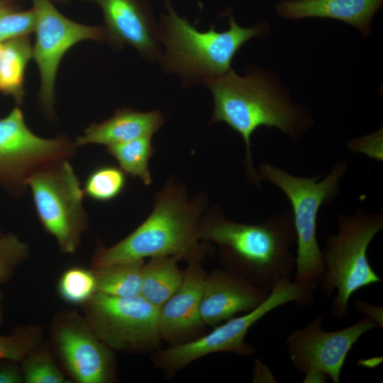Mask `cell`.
Wrapping results in <instances>:
<instances>
[{
    "mask_svg": "<svg viewBox=\"0 0 383 383\" xmlns=\"http://www.w3.org/2000/svg\"><path fill=\"white\" fill-rule=\"evenodd\" d=\"M211 92L213 111L211 123L222 122L239 133L245 144V174L260 187L261 179L253 165L251 137L261 126L277 128L297 140L313 124L308 109L292 101L289 91L271 72L253 67L240 75L232 68L228 72L202 82Z\"/></svg>",
    "mask_w": 383,
    "mask_h": 383,
    "instance_id": "cell-1",
    "label": "cell"
},
{
    "mask_svg": "<svg viewBox=\"0 0 383 383\" xmlns=\"http://www.w3.org/2000/svg\"><path fill=\"white\" fill-rule=\"evenodd\" d=\"M199 237L218 245L224 269L269 292L294 272L296 253L292 248L296 234L289 211L248 224L230 220L213 209L202 216Z\"/></svg>",
    "mask_w": 383,
    "mask_h": 383,
    "instance_id": "cell-2",
    "label": "cell"
},
{
    "mask_svg": "<svg viewBox=\"0 0 383 383\" xmlns=\"http://www.w3.org/2000/svg\"><path fill=\"white\" fill-rule=\"evenodd\" d=\"M204 204L203 197L190 201L183 187L168 182L157 194L150 216L135 231L111 247L96 250L92 270L146 257L201 260L206 250L199 237Z\"/></svg>",
    "mask_w": 383,
    "mask_h": 383,
    "instance_id": "cell-3",
    "label": "cell"
},
{
    "mask_svg": "<svg viewBox=\"0 0 383 383\" xmlns=\"http://www.w3.org/2000/svg\"><path fill=\"white\" fill-rule=\"evenodd\" d=\"M228 15L227 30L218 31L211 26L207 30H199L177 13L170 0H165V11L157 20L158 40L164 50L156 62L162 70L178 77L185 87L230 71L240 48L251 39L265 37L269 26L259 22L243 27L231 13Z\"/></svg>",
    "mask_w": 383,
    "mask_h": 383,
    "instance_id": "cell-4",
    "label": "cell"
},
{
    "mask_svg": "<svg viewBox=\"0 0 383 383\" xmlns=\"http://www.w3.org/2000/svg\"><path fill=\"white\" fill-rule=\"evenodd\" d=\"M347 170L348 162L340 160L323 178L321 174L297 177L269 162H261L257 170L261 181L277 187L291 204L296 234L293 280L314 290L325 271L316 234L318 211L339 194L340 179Z\"/></svg>",
    "mask_w": 383,
    "mask_h": 383,
    "instance_id": "cell-5",
    "label": "cell"
},
{
    "mask_svg": "<svg viewBox=\"0 0 383 383\" xmlns=\"http://www.w3.org/2000/svg\"><path fill=\"white\" fill-rule=\"evenodd\" d=\"M338 233L325 239L321 248L325 271L320 281L323 292L330 297L333 315L348 316L349 301L357 291L382 282L367 257L372 240L383 229V210L368 213L357 209L353 214L338 216Z\"/></svg>",
    "mask_w": 383,
    "mask_h": 383,
    "instance_id": "cell-6",
    "label": "cell"
},
{
    "mask_svg": "<svg viewBox=\"0 0 383 383\" xmlns=\"http://www.w3.org/2000/svg\"><path fill=\"white\" fill-rule=\"evenodd\" d=\"M314 291L309 287L295 282L291 277H284L254 309L221 323L210 333L195 340L156 350L152 355V362L171 377L192 362L213 353L251 355L255 353V349L245 342L250 328L265 315L286 304L293 302L300 306L311 305L314 301Z\"/></svg>",
    "mask_w": 383,
    "mask_h": 383,
    "instance_id": "cell-7",
    "label": "cell"
},
{
    "mask_svg": "<svg viewBox=\"0 0 383 383\" xmlns=\"http://www.w3.org/2000/svg\"><path fill=\"white\" fill-rule=\"evenodd\" d=\"M27 184L43 228L56 240L61 251L74 253L88 228V214L83 205L84 190L68 159L35 171Z\"/></svg>",
    "mask_w": 383,
    "mask_h": 383,
    "instance_id": "cell-8",
    "label": "cell"
},
{
    "mask_svg": "<svg viewBox=\"0 0 383 383\" xmlns=\"http://www.w3.org/2000/svg\"><path fill=\"white\" fill-rule=\"evenodd\" d=\"M83 306L89 326L109 348L126 352L160 349V309L142 296L116 297L96 293Z\"/></svg>",
    "mask_w": 383,
    "mask_h": 383,
    "instance_id": "cell-9",
    "label": "cell"
},
{
    "mask_svg": "<svg viewBox=\"0 0 383 383\" xmlns=\"http://www.w3.org/2000/svg\"><path fill=\"white\" fill-rule=\"evenodd\" d=\"M76 148L65 136L44 138L33 133L21 109L15 107L0 119V187L13 196H21L32 174L50 163L74 157Z\"/></svg>",
    "mask_w": 383,
    "mask_h": 383,
    "instance_id": "cell-10",
    "label": "cell"
},
{
    "mask_svg": "<svg viewBox=\"0 0 383 383\" xmlns=\"http://www.w3.org/2000/svg\"><path fill=\"white\" fill-rule=\"evenodd\" d=\"M325 313H320L301 329L292 331L285 340L287 353L294 368L304 374L303 382L339 383L347 356L360 338L379 327L366 316L343 329L322 328Z\"/></svg>",
    "mask_w": 383,
    "mask_h": 383,
    "instance_id": "cell-11",
    "label": "cell"
},
{
    "mask_svg": "<svg viewBox=\"0 0 383 383\" xmlns=\"http://www.w3.org/2000/svg\"><path fill=\"white\" fill-rule=\"evenodd\" d=\"M35 16L34 58L40 72L39 99L48 115H52L55 78L60 61L75 44L87 40H108L105 28L81 24L63 16L50 0H33Z\"/></svg>",
    "mask_w": 383,
    "mask_h": 383,
    "instance_id": "cell-12",
    "label": "cell"
},
{
    "mask_svg": "<svg viewBox=\"0 0 383 383\" xmlns=\"http://www.w3.org/2000/svg\"><path fill=\"white\" fill-rule=\"evenodd\" d=\"M59 355L72 377L79 383H107L115 375L111 349L77 314L64 317L55 328Z\"/></svg>",
    "mask_w": 383,
    "mask_h": 383,
    "instance_id": "cell-13",
    "label": "cell"
},
{
    "mask_svg": "<svg viewBox=\"0 0 383 383\" xmlns=\"http://www.w3.org/2000/svg\"><path fill=\"white\" fill-rule=\"evenodd\" d=\"M187 262L181 286L159 312L160 338L170 345L187 343L205 334L200 306L207 273L201 259L194 257Z\"/></svg>",
    "mask_w": 383,
    "mask_h": 383,
    "instance_id": "cell-14",
    "label": "cell"
},
{
    "mask_svg": "<svg viewBox=\"0 0 383 383\" xmlns=\"http://www.w3.org/2000/svg\"><path fill=\"white\" fill-rule=\"evenodd\" d=\"M101 8L108 40L133 47L146 60L156 62L161 54L158 22L146 0H94Z\"/></svg>",
    "mask_w": 383,
    "mask_h": 383,
    "instance_id": "cell-15",
    "label": "cell"
},
{
    "mask_svg": "<svg viewBox=\"0 0 383 383\" xmlns=\"http://www.w3.org/2000/svg\"><path fill=\"white\" fill-rule=\"evenodd\" d=\"M269 292L226 269L207 274L200 306L205 326L216 327L237 314L258 306Z\"/></svg>",
    "mask_w": 383,
    "mask_h": 383,
    "instance_id": "cell-16",
    "label": "cell"
},
{
    "mask_svg": "<svg viewBox=\"0 0 383 383\" xmlns=\"http://www.w3.org/2000/svg\"><path fill=\"white\" fill-rule=\"evenodd\" d=\"M382 5L383 0H280L274 9L279 16L288 20L321 18L343 21L367 37Z\"/></svg>",
    "mask_w": 383,
    "mask_h": 383,
    "instance_id": "cell-17",
    "label": "cell"
},
{
    "mask_svg": "<svg viewBox=\"0 0 383 383\" xmlns=\"http://www.w3.org/2000/svg\"><path fill=\"white\" fill-rule=\"evenodd\" d=\"M165 118L158 110L141 111L118 109L110 118L91 124L74 142L77 147L89 144L106 147L152 135L162 126Z\"/></svg>",
    "mask_w": 383,
    "mask_h": 383,
    "instance_id": "cell-18",
    "label": "cell"
},
{
    "mask_svg": "<svg viewBox=\"0 0 383 383\" xmlns=\"http://www.w3.org/2000/svg\"><path fill=\"white\" fill-rule=\"evenodd\" d=\"M179 260L176 256H162L144 263L140 296L160 309L183 282L184 270L178 267Z\"/></svg>",
    "mask_w": 383,
    "mask_h": 383,
    "instance_id": "cell-19",
    "label": "cell"
},
{
    "mask_svg": "<svg viewBox=\"0 0 383 383\" xmlns=\"http://www.w3.org/2000/svg\"><path fill=\"white\" fill-rule=\"evenodd\" d=\"M33 57V48L26 36L4 44L0 56V91L21 102L26 65Z\"/></svg>",
    "mask_w": 383,
    "mask_h": 383,
    "instance_id": "cell-20",
    "label": "cell"
},
{
    "mask_svg": "<svg viewBox=\"0 0 383 383\" xmlns=\"http://www.w3.org/2000/svg\"><path fill=\"white\" fill-rule=\"evenodd\" d=\"M144 263V260H136L93 270L96 281V293L116 297L140 295Z\"/></svg>",
    "mask_w": 383,
    "mask_h": 383,
    "instance_id": "cell-21",
    "label": "cell"
},
{
    "mask_svg": "<svg viewBox=\"0 0 383 383\" xmlns=\"http://www.w3.org/2000/svg\"><path fill=\"white\" fill-rule=\"evenodd\" d=\"M106 152L116 159L126 174L140 179L145 185L151 184L148 163L154 152L152 137L109 145Z\"/></svg>",
    "mask_w": 383,
    "mask_h": 383,
    "instance_id": "cell-22",
    "label": "cell"
},
{
    "mask_svg": "<svg viewBox=\"0 0 383 383\" xmlns=\"http://www.w3.org/2000/svg\"><path fill=\"white\" fill-rule=\"evenodd\" d=\"M126 173L114 165H101L87 176L84 186V194L100 202L111 201L121 194L126 186Z\"/></svg>",
    "mask_w": 383,
    "mask_h": 383,
    "instance_id": "cell-23",
    "label": "cell"
},
{
    "mask_svg": "<svg viewBox=\"0 0 383 383\" xmlns=\"http://www.w3.org/2000/svg\"><path fill=\"white\" fill-rule=\"evenodd\" d=\"M57 291L60 297L72 304H84L96 292V281L94 270L82 267H72L60 277Z\"/></svg>",
    "mask_w": 383,
    "mask_h": 383,
    "instance_id": "cell-24",
    "label": "cell"
},
{
    "mask_svg": "<svg viewBox=\"0 0 383 383\" xmlns=\"http://www.w3.org/2000/svg\"><path fill=\"white\" fill-rule=\"evenodd\" d=\"M21 372L26 383H67L50 353L35 348L22 360Z\"/></svg>",
    "mask_w": 383,
    "mask_h": 383,
    "instance_id": "cell-25",
    "label": "cell"
},
{
    "mask_svg": "<svg viewBox=\"0 0 383 383\" xmlns=\"http://www.w3.org/2000/svg\"><path fill=\"white\" fill-rule=\"evenodd\" d=\"M41 332L37 326H28L14 331L11 335H0V360L22 361L40 345Z\"/></svg>",
    "mask_w": 383,
    "mask_h": 383,
    "instance_id": "cell-26",
    "label": "cell"
},
{
    "mask_svg": "<svg viewBox=\"0 0 383 383\" xmlns=\"http://www.w3.org/2000/svg\"><path fill=\"white\" fill-rule=\"evenodd\" d=\"M29 255L28 245L16 234L0 233V285L7 283Z\"/></svg>",
    "mask_w": 383,
    "mask_h": 383,
    "instance_id": "cell-27",
    "label": "cell"
},
{
    "mask_svg": "<svg viewBox=\"0 0 383 383\" xmlns=\"http://www.w3.org/2000/svg\"><path fill=\"white\" fill-rule=\"evenodd\" d=\"M35 16L33 9L9 11L0 16V43L26 36L34 31Z\"/></svg>",
    "mask_w": 383,
    "mask_h": 383,
    "instance_id": "cell-28",
    "label": "cell"
},
{
    "mask_svg": "<svg viewBox=\"0 0 383 383\" xmlns=\"http://www.w3.org/2000/svg\"><path fill=\"white\" fill-rule=\"evenodd\" d=\"M383 130L379 128L370 134L355 138L348 143V148L353 152L366 155L378 162L382 161Z\"/></svg>",
    "mask_w": 383,
    "mask_h": 383,
    "instance_id": "cell-29",
    "label": "cell"
},
{
    "mask_svg": "<svg viewBox=\"0 0 383 383\" xmlns=\"http://www.w3.org/2000/svg\"><path fill=\"white\" fill-rule=\"evenodd\" d=\"M17 362L0 360V383H22L23 377Z\"/></svg>",
    "mask_w": 383,
    "mask_h": 383,
    "instance_id": "cell-30",
    "label": "cell"
},
{
    "mask_svg": "<svg viewBox=\"0 0 383 383\" xmlns=\"http://www.w3.org/2000/svg\"><path fill=\"white\" fill-rule=\"evenodd\" d=\"M355 306L357 309H358L362 313H365L367 316L372 318L374 320L379 326L382 323V321H380V315H378L377 313H374V311H380V309L382 308L376 306H372L369 304H366L365 302L360 301L359 300H356L355 301Z\"/></svg>",
    "mask_w": 383,
    "mask_h": 383,
    "instance_id": "cell-31",
    "label": "cell"
},
{
    "mask_svg": "<svg viewBox=\"0 0 383 383\" xmlns=\"http://www.w3.org/2000/svg\"><path fill=\"white\" fill-rule=\"evenodd\" d=\"M9 11H10L9 9L5 6L3 4L0 3V16Z\"/></svg>",
    "mask_w": 383,
    "mask_h": 383,
    "instance_id": "cell-32",
    "label": "cell"
},
{
    "mask_svg": "<svg viewBox=\"0 0 383 383\" xmlns=\"http://www.w3.org/2000/svg\"><path fill=\"white\" fill-rule=\"evenodd\" d=\"M1 299H2V294L0 292V324L2 323L3 319V313H2V306H1Z\"/></svg>",
    "mask_w": 383,
    "mask_h": 383,
    "instance_id": "cell-33",
    "label": "cell"
},
{
    "mask_svg": "<svg viewBox=\"0 0 383 383\" xmlns=\"http://www.w3.org/2000/svg\"><path fill=\"white\" fill-rule=\"evenodd\" d=\"M3 46H4V44L0 43V56H1V52H2V50H3Z\"/></svg>",
    "mask_w": 383,
    "mask_h": 383,
    "instance_id": "cell-34",
    "label": "cell"
},
{
    "mask_svg": "<svg viewBox=\"0 0 383 383\" xmlns=\"http://www.w3.org/2000/svg\"><path fill=\"white\" fill-rule=\"evenodd\" d=\"M1 233V232H0Z\"/></svg>",
    "mask_w": 383,
    "mask_h": 383,
    "instance_id": "cell-35",
    "label": "cell"
}]
</instances>
